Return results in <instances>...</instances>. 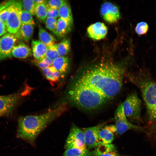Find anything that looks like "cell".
<instances>
[{
    "label": "cell",
    "instance_id": "6da1fadb",
    "mask_svg": "<svg viewBox=\"0 0 156 156\" xmlns=\"http://www.w3.org/2000/svg\"><path fill=\"white\" fill-rule=\"evenodd\" d=\"M127 62L105 61L91 64L81 69L72 80L94 88L109 100L120 91Z\"/></svg>",
    "mask_w": 156,
    "mask_h": 156
},
{
    "label": "cell",
    "instance_id": "7a4b0ae2",
    "mask_svg": "<svg viewBox=\"0 0 156 156\" xmlns=\"http://www.w3.org/2000/svg\"><path fill=\"white\" fill-rule=\"evenodd\" d=\"M66 110L63 104L44 113L20 117L18 120L17 136L34 145L40 133Z\"/></svg>",
    "mask_w": 156,
    "mask_h": 156
},
{
    "label": "cell",
    "instance_id": "3957f363",
    "mask_svg": "<svg viewBox=\"0 0 156 156\" xmlns=\"http://www.w3.org/2000/svg\"><path fill=\"white\" fill-rule=\"evenodd\" d=\"M67 97L75 106L86 110L98 109L109 100L94 88L73 80L68 88Z\"/></svg>",
    "mask_w": 156,
    "mask_h": 156
},
{
    "label": "cell",
    "instance_id": "277c9868",
    "mask_svg": "<svg viewBox=\"0 0 156 156\" xmlns=\"http://www.w3.org/2000/svg\"><path fill=\"white\" fill-rule=\"evenodd\" d=\"M129 76L141 92L149 119L156 121V81L144 72L130 74Z\"/></svg>",
    "mask_w": 156,
    "mask_h": 156
},
{
    "label": "cell",
    "instance_id": "5b68a950",
    "mask_svg": "<svg viewBox=\"0 0 156 156\" xmlns=\"http://www.w3.org/2000/svg\"><path fill=\"white\" fill-rule=\"evenodd\" d=\"M122 105L124 112L127 118L136 122L141 120V102L136 92L129 95Z\"/></svg>",
    "mask_w": 156,
    "mask_h": 156
},
{
    "label": "cell",
    "instance_id": "8992f818",
    "mask_svg": "<svg viewBox=\"0 0 156 156\" xmlns=\"http://www.w3.org/2000/svg\"><path fill=\"white\" fill-rule=\"evenodd\" d=\"M21 7L20 1H11L9 13L5 22L7 30L9 33L14 34L21 26L19 14Z\"/></svg>",
    "mask_w": 156,
    "mask_h": 156
},
{
    "label": "cell",
    "instance_id": "52a82bcc",
    "mask_svg": "<svg viewBox=\"0 0 156 156\" xmlns=\"http://www.w3.org/2000/svg\"><path fill=\"white\" fill-rule=\"evenodd\" d=\"M114 119L116 132L118 134H122L129 129H142L141 127L129 122L124 114L122 103L119 104L115 112Z\"/></svg>",
    "mask_w": 156,
    "mask_h": 156
},
{
    "label": "cell",
    "instance_id": "ba28073f",
    "mask_svg": "<svg viewBox=\"0 0 156 156\" xmlns=\"http://www.w3.org/2000/svg\"><path fill=\"white\" fill-rule=\"evenodd\" d=\"M64 148L66 149L74 148H87L83 130L76 125H72L66 140Z\"/></svg>",
    "mask_w": 156,
    "mask_h": 156
},
{
    "label": "cell",
    "instance_id": "9c48e42d",
    "mask_svg": "<svg viewBox=\"0 0 156 156\" xmlns=\"http://www.w3.org/2000/svg\"><path fill=\"white\" fill-rule=\"evenodd\" d=\"M17 39L14 34L9 33L2 37L0 42V60L12 57L11 52L16 45Z\"/></svg>",
    "mask_w": 156,
    "mask_h": 156
},
{
    "label": "cell",
    "instance_id": "30bf717a",
    "mask_svg": "<svg viewBox=\"0 0 156 156\" xmlns=\"http://www.w3.org/2000/svg\"><path fill=\"white\" fill-rule=\"evenodd\" d=\"M103 126V124H100L83 129V130L87 148H96L100 145L99 140V132Z\"/></svg>",
    "mask_w": 156,
    "mask_h": 156
},
{
    "label": "cell",
    "instance_id": "8fae6325",
    "mask_svg": "<svg viewBox=\"0 0 156 156\" xmlns=\"http://www.w3.org/2000/svg\"><path fill=\"white\" fill-rule=\"evenodd\" d=\"M20 93L0 96V116L10 114L13 111L20 99Z\"/></svg>",
    "mask_w": 156,
    "mask_h": 156
},
{
    "label": "cell",
    "instance_id": "7c38bea8",
    "mask_svg": "<svg viewBox=\"0 0 156 156\" xmlns=\"http://www.w3.org/2000/svg\"><path fill=\"white\" fill-rule=\"evenodd\" d=\"M100 12L103 19L109 23L116 22L120 16L118 7L110 2H105L102 4Z\"/></svg>",
    "mask_w": 156,
    "mask_h": 156
},
{
    "label": "cell",
    "instance_id": "4fadbf2b",
    "mask_svg": "<svg viewBox=\"0 0 156 156\" xmlns=\"http://www.w3.org/2000/svg\"><path fill=\"white\" fill-rule=\"evenodd\" d=\"M89 36L95 40H100L104 38L107 32L106 26L103 23L97 22L90 25L87 29Z\"/></svg>",
    "mask_w": 156,
    "mask_h": 156
},
{
    "label": "cell",
    "instance_id": "5bb4252c",
    "mask_svg": "<svg viewBox=\"0 0 156 156\" xmlns=\"http://www.w3.org/2000/svg\"><path fill=\"white\" fill-rule=\"evenodd\" d=\"M116 128L114 125H106L103 127L99 132V140L100 145L110 144L114 139V133Z\"/></svg>",
    "mask_w": 156,
    "mask_h": 156
},
{
    "label": "cell",
    "instance_id": "9a60e30c",
    "mask_svg": "<svg viewBox=\"0 0 156 156\" xmlns=\"http://www.w3.org/2000/svg\"><path fill=\"white\" fill-rule=\"evenodd\" d=\"M31 47L32 53L35 61H39L46 57L47 47L39 40H33Z\"/></svg>",
    "mask_w": 156,
    "mask_h": 156
},
{
    "label": "cell",
    "instance_id": "2e32d148",
    "mask_svg": "<svg viewBox=\"0 0 156 156\" xmlns=\"http://www.w3.org/2000/svg\"><path fill=\"white\" fill-rule=\"evenodd\" d=\"M31 53V49L24 42H21L14 47L11 54L14 57L23 59L30 56Z\"/></svg>",
    "mask_w": 156,
    "mask_h": 156
},
{
    "label": "cell",
    "instance_id": "e0dca14e",
    "mask_svg": "<svg viewBox=\"0 0 156 156\" xmlns=\"http://www.w3.org/2000/svg\"><path fill=\"white\" fill-rule=\"evenodd\" d=\"M52 65L62 75L64 76L69 70L70 62L67 57L59 56L53 61Z\"/></svg>",
    "mask_w": 156,
    "mask_h": 156
},
{
    "label": "cell",
    "instance_id": "ac0fdd59",
    "mask_svg": "<svg viewBox=\"0 0 156 156\" xmlns=\"http://www.w3.org/2000/svg\"><path fill=\"white\" fill-rule=\"evenodd\" d=\"M34 29V26L33 25H21L18 31L14 35L17 38L28 42L33 36Z\"/></svg>",
    "mask_w": 156,
    "mask_h": 156
},
{
    "label": "cell",
    "instance_id": "d6986e66",
    "mask_svg": "<svg viewBox=\"0 0 156 156\" xmlns=\"http://www.w3.org/2000/svg\"><path fill=\"white\" fill-rule=\"evenodd\" d=\"M94 156H119L112 144H102L98 146L93 151Z\"/></svg>",
    "mask_w": 156,
    "mask_h": 156
},
{
    "label": "cell",
    "instance_id": "ffe728a7",
    "mask_svg": "<svg viewBox=\"0 0 156 156\" xmlns=\"http://www.w3.org/2000/svg\"><path fill=\"white\" fill-rule=\"evenodd\" d=\"M71 27L67 22L59 18L57 20L54 34L59 37L63 38L70 31Z\"/></svg>",
    "mask_w": 156,
    "mask_h": 156
},
{
    "label": "cell",
    "instance_id": "44dd1931",
    "mask_svg": "<svg viewBox=\"0 0 156 156\" xmlns=\"http://www.w3.org/2000/svg\"><path fill=\"white\" fill-rule=\"evenodd\" d=\"M39 40L47 47L55 44L56 40L53 36L46 31L40 25L38 27Z\"/></svg>",
    "mask_w": 156,
    "mask_h": 156
},
{
    "label": "cell",
    "instance_id": "7402d4cb",
    "mask_svg": "<svg viewBox=\"0 0 156 156\" xmlns=\"http://www.w3.org/2000/svg\"><path fill=\"white\" fill-rule=\"evenodd\" d=\"M42 70L46 78L50 82H56L64 77L53 65Z\"/></svg>",
    "mask_w": 156,
    "mask_h": 156
},
{
    "label": "cell",
    "instance_id": "603a6c76",
    "mask_svg": "<svg viewBox=\"0 0 156 156\" xmlns=\"http://www.w3.org/2000/svg\"><path fill=\"white\" fill-rule=\"evenodd\" d=\"M60 18L64 20L72 26L73 15L70 6L66 1L58 9Z\"/></svg>",
    "mask_w": 156,
    "mask_h": 156
},
{
    "label": "cell",
    "instance_id": "cb8c5ba5",
    "mask_svg": "<svg viewBox=\"0 0 156 156\" xmlns=\"http://www.w3.org/2000/svg\"><path fill=\"white\" fill-rule=\"evenodd\" d=\"M92 155L93 152L89 151L87 148H75L66 149L64 154V156H91Z\"/></svg>",
    "mask_w": 156,
    "mask_h": 156
},
{
    "label": "cell",
    "instance_id": "d4e9b609",
    "mask_svg": "<svg viewBox=\"0 0 156 156\" xmlns=\"http://www.w3.org/2000/svg\"><path fill=\"white\" fill-rule=\"evenodd\" d=\"M57 48L59 56H65L70 49V40L68 38L64 39L57 44Z\"/></svg>",
    "mask_w": 156,
    "mask_h": 156
},
{
    "label": "cell",
    "instance_id": "484cf974",
    "mask_svg": "<svg viewBox=\"0 0 156 156\" xmlns=\"http://www.w3.org/2000/svg\"><path fill=\"white\" fill-rule=\"evenodd\" d=\"M45 3L35 4V15L38 20L42 23L45 22L47 18V8Z\"/></svg>",
    "mask_w": 156,
    "mask_h": 156
},
{
    "label": "cell",
    "instance_id": "4316f807",
    "mask_svg": "<svg viewBox=\"0 0 156 156\" xmlns=\"http://www.w3.org/2000/svg\"><path fill=\"white\" fill-rule=\"evenodd\" d=\"M19 17L21 25L35 24L34 21L32 16L28 12L24 10L21 7L19 10Z\"/></svg>",
    "mask_w": 156,
    "mask_h": 156
},
{
    "label": "cell",
    "instance_id": "83f0119b",
    "mask_svg": "<svg viewBox=\"0 0 156 156\" xmlns=\"http://www.w3.org/2000/svg\"><path fill=\"white\" fill-rule=\"evenodd\" d=\"M22 8L32 16L35 15V4L33 0L20 1Z\"/></svg>",
    "mask_w": 156,
    "mask_h": 156
},
{
    "label": "cell",
    "instance_id": "f1b7e54d",
    "mask_svg": "<svg viewBox=\"0 0 156 156\" xmlns=\"http://www.w3.org/2000/svg\"><path fill=\"white\" fill-rule=\"evenodd\" d=\"M11 1L0 4V20L5 23L9 11Z\"/></svg>",
    "mask_w": 156,
    "mask_h": 156
},
{
    "label": "cell",
    "instance_id": "f546056e",
    "mask_svg": "<svg viewBox=\"0 0 156 156\" xmlns=\"http://www.w3.org/2000/svg\"><path fill=\"white\" fill-rule=\"evenodd\" d=\"M59 56L57 50V44L47 47L46 57L53 61Z\"/></svg>",
    "mask_w": 156,
    "mask_h": 156
},
{
    "label": "cell",
    "instance_id": "4dcf8cb0",
    "mask_svg": "<svg viewBox=\"0 0 156 156\" xmlns=\"http://www.w3.org/2000/svg\"><path fill=\"white\" fill-rule=\"evenodd\" d=\"M149 27L146 22L142 21L138 23L135 28L136 33L139 35L146 34L148 31Z\"/></svg>",
    "mask_w": 156,
    "mask_h": 156
},
{
    "label": "cell",
    "instance_id": "1f68e13d",
    "mask_svg": "<svg viewBox=\"0 0 156 156\" xmlns=\"http://www.w3.org/2000/svg\"><path fill=\"white\" fill-rule=\"evenodd\" d=\"M66 2L64 0H52L47 1L45 3L47 8L58 9Z\"/></svg>",
    "mask_w": 156,
    "mask_h": 156
},
{
    "label": "cell",
    "instance_id": "d6a6232c",
    "mask_svg": "<svg viewBox=\"0 0 156 156\" xmlns=\"http://www.w3.org/2000/svg\"><path fill=\"white\" fill-rule=\"evenodd\" d=\"M57 21V18L52 17H47L45 22L46 28L54 34Z\"/></svg>",
    "mask_w": 156,
    "mask_h": 156
},
{
    "label": "cell",
    "instance_id": "836d02e7",
    "mask_svg": "<svg viewBox=\"0 0 156 156\" xmlns=\"http://www.w3.org/2000/svg\"><path fill=\"white\" fill-rule=\"evenodd\" d=\"M35 62L38 67L42 70L52 65L53 61L46 57L40 61H35Z\"/></svg>",
    "mask_w": 156,
    "mask_h": 156
},
{
    "label": "cell",
    "instance_id": "e575fe53",
    "mask_svg": "<svg viewBox=\"0 0 156 156\" xmlns=\"http://www.w3.org/2000/svg\"><path fill=\"white\" fill-rule=\"evenodd\" d=\"M47 17L57 18L59 16L58 9L47 8Z\"/></svg>",
    "mask_w": 156,
    "mask_h": 156
},
{
    "label": "cell",
    "instance_id": "d590c367",
    "mask_svg": "<svg viewBox=\"0 0 156 156\" xmlns=\"http://www.w3.org/2000/svg\"><path fill=\"white\" fill-rule=\"evenodd\" d=\"M6 31L5 23L0 20V36L5 34Z\"/></svg>",
    "mask_w": 156,
    "mask_h": 156
},
{
    "label": "cell",
    "instance_id": "8d00e7d4",
    "mask_svg": "<svg viewBox=\"0 0 156 156\" xmlns=\"http://www.w3.org/2000/svg\"><path fill=\"white\" fill-rule=\"evenodd\" d=\"M35 4H41L45 3L47 0H33Z\"/></svg>",
    "mask_w": 156,
    "mask_h": 156
},
{
    "label": "cell",
    "instance_id": "74e56055",
    "mask_svg": "<svg viewBox=\"0 0 156 156\" xmlns=\"http://www.w3.org/2000/svg\"><path fill=\"white\" fill-rule=\"evenodd\" d=\"M1 38H0V41H1Z\"/></svg>",
    "mask_w": 156,
    "mask_h": 156
}]
</instances>
